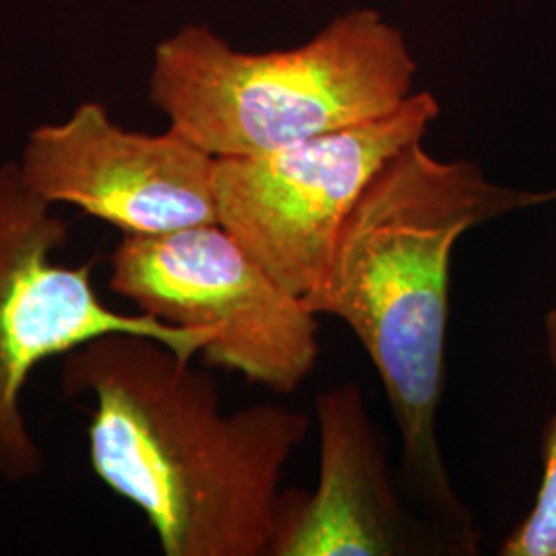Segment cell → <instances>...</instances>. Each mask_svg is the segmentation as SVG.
Listing matches in <instances>:
<instances>
[{"mask_svg":"<svg viewBox=\"0 0 556 556\" xmlns=\"http://www.w3.org/2000/svg\"><path fill=\"white\" fill-rule=\"evenodd\" d=\"M553 202L556 188L495 184L477 163L438 160L417 140L371 179L303 298L312 314L346 324L371 358L400 433L402 489L457 555H477L480 534L438 439L454 248L475 227Z\"/></svg>","mask_w":556,"mask_h":556,"instance_id":"1","label":"cell"},{"mask_svg":"<svg viewBox=\"0 0 556 556\" xmlns=\"http://www.w3.org/2000/svg\"><path fill=\"white\" fill-rule=\"evenodd\" d=\"M60 386L91 396L93 472L149 519L165 556H270L280 477L309 417L280 404L223 413L219 390L160 340L93 338Z\"/></svg>","mask_w":556,"mask_h":556,"instance_id":"2","label":"cell"},{"mask_svg":"<svg viewBox=\"0 0 556 556\" xmlns=\"http://www.w3.org/2000/svg\"><path fill=\"white\" fill-rule=\"evenodd\" d=\"M415 75L396 27L357 9L266 54L188 25L157 48L149 100L215 160L248 157L388 116L415 93Z\"/></svg>","mask_w":556,"mask_h":556,"instance_id":"3","label":"cell"},{"mask_svg":"<svg viewBox=\"0 0 556 556\" xmlns=\"http://www.w3.org/2000/svg\"><path fill=\"white\" fill-rule=\"evenodd\" d=\"M108 285L144 316L213 332L204 361L275 394H293L318 365L319 316L219 223L122 236Z\"/></svg>","mask_w":556,"mask_h":556,"instance_id":"4","label":"cell"},{"mask_svg":"<svg viewBox=\"0 0 556 556\" xmlns=\"http://www.w3.org/2000/svg\"><path fill=\"white\" fill-rule=\"evenodd\" d=\"M68 238V223L29 190L20 163L0 165V486L29 482L46 466L23 410V390L43 361L116 332L155 338L186 358L215 340L208 330L108 307L91 262L56 260Z\"/></svg>","mask_w":556,"mask_h":556,"instance_id":"5","label":"cell"},{"mask_svg":"<svg viewBox=\"0 0 556 556\" xmlns=\"http://www.w3.org/2000/svg\"><path fill=\"white\" fill-rule=\"evenodd\" d=\"M438 116V100L418 91L388 116L270 153L215 161L220 227L287 291L309 295L371 179L402 149L422 140Z\"/></svg>","mask_w":556,"mask_h":556,"instance_id":"6","label":"cell"},{"mask_svg":"<svg viewBox=\"0 0 556 556\" xmlns=\"http://www.w3.org/2000/svg\"><path fill=\"white\" fill-rule=\"evenodd\" d=\"M215 157L176 130H126L87 101L36 128L20 169L41 200L68 204L124 236H163L217 219Z\"/></svg>","mask_w":556,"mask_h":556,"instance_id":"7","label":"cell"},{"mask_svg":"<svg viewBox=\"0 0 556 556\" xmlns=\"http://www.w3.org/2000/svg\"><path fill=\"white\" fill-rule=\"evenodd\" d=\"M318 486L280 493L270 556L457 555L433 521L413 516L355 383L316 396Z\"/></svg>","mask_w":556,"mask_h":556,"instance_id":"8","label":"cell"},{"mask_svg":"<svg viewBox=\"0 0 556 556\" xmlns=\"http://www.w3.org/2000/svg\"><path fill=\"white\" fill-rule=\"evenodd\" d=\"M546 355L555 374L556 392V307L544 316ZM501 556H556V408L544 425L542 435V478L534 507L528 511L498 548Z\"/></svg>","mask_w":556,"mask_h":556,"instance_id":"9","label":"cell"}]
</instances>
